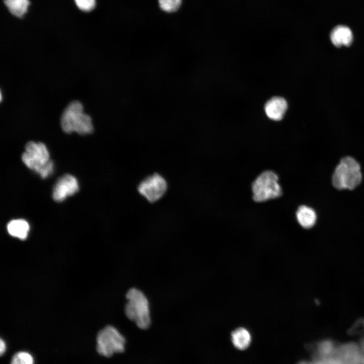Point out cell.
Listing matches in <instances>:
<instances>
[{
    "label": "cell",
    "mask_w": 364,
    "mask_h": 364,
    "mask_svg": "<svg viewBox=\"0 0 364 364\" xmlns=\"http://www.w3.org/2000/svg\"><path fill=\"white\" fill-rule=\"evenodd\" d=\"M296 217L300 225L305 229L312 228L316 220V214L314 210L305 205L299 207L296 212Z\"/></svg>",
    "instance_id": "8fae6325"
},
{
    "label": "cell",
    "mask_w": 364,
    "mask_h": 364,
    "mask_svg": "<svg viewBox=\"0 0 364 364\" xmlns=\"http://www.w3.org/2000/svg\"><path fill=\"white\" fill-rule=\"evenodd\" d=\"M4 2L10 13L18 17L25 15L29 5V0H4Z\"/></svg>",
    "instance_id": "5bb4252c"
},
{
    "label": "cell",
    "mask_w": 364,
    "mask_h": 364,
    "mask_svg": "<svg viewBox=\"0 0 364 364\" xmlns=\"http://www.w3.org/2000/svg\"><path fill=\"white\" fill-rule=\"evenodd\" d=\"M78 189L76 178L72 175L66 174L60 177L54 186L53 198L57 202H61L67 197L74 195Z\"/></svg>",
    "instance_id": "ba28073f"
},
{
    "label": "cell",
    "mask_w": 364,
    "mask_h": 364,
    "mask_svg": "<svg viewBox=\"0 0 364 364\" xmlns=\"http://www.w3.org/2000/svg\"><path fill=\"white\" fill-rule=\"evenodd\" d=\"M330 39L336 47H348L351 44L353 40L352 32L349 27L338 25L331 31Z\"/></svg>",
    "instance_id": "30bf717a"
},
{
    "label": "cell",
    "mask_w": 364,
    "mask_h": 364,
    "mask_svg": "<svg viewBox=\"0 0 364 364\" xmlns=\"http://www.w3.org/2000/svg\"><path fill=\"white\" fill-rule=\"evenodd\" d=\"M362 175L359 163L352 157L342 158L332 175V184L337 189L352 190L361 183Z\"/></svg>",
    "instance_id": "277c9868"
},
{
    "label": "cell",
    "mask_w": 364,
    "mask_h": 364,
    "mask_svg": "<svg viewBox=\"0 0 364 364\" xmlns=\"http://www.w3.org/2000/svg\"><path fill=\"white\" fill-rule=\"evenodd\" d=\"M7 230L11 236L20 239H25L28 235L29 225L24 219H14L8 223Z\"/></svg>",
    "instance_id": "4fadbf2b"
},
{
    "label": "cell",
    "mask_w": 364,
    "mask_h": 364,
    "mask_svg": "<svg viewBox=\"0 0 364 364\" xmlns=\"http://www.w3.org/2000/svg\"><path fill=\"white\" fill-rule=\"evenodd\" d=\"M231 340L236 348L240 350H244L250 344L251 334L246 329L239 328L232 333Z\"/></svg>",
    "instance_id": "7c38bea8"
},
{
    "label": "cell",
    "mask_w": 364,
    "mask_h": 364,
    "mask_svg": "<svg viewBox=\"0 0 364 364\" xmlns=\"http://www.w3.org/2000/svg\"><path fill=\"white\" fill-rule=\"evenodd\" d=\"M127 302L125 313L141 329H148L151 324L149 303L147 297L138 289L132 288L126 294Z\"/></svg>",
    "instance_id": "6da1fadb"
},
{
    "label": "cell",
    "mask_w": 364,
    "mask_h": 364,
    "mask_svg": "<svg viewBox=\"0 0 364 364\" xmlns=\"http://www.w3.org/2000/svg\"><path fill=\"white\" fill-rule=\"evenodd\" d=\"M32 356L26 351H19L12 357L11 364H33Z\"/></svg>",
    "instance_id": "9a60e30c"
},
{
    "label": "cell",
    "mask_w": 364,
    "mask_h": 364,
    "mask_svg": "<svg viewBox=\"0 0 364 364\" xmlns=\"http://www.w3.org/2000/svg\"><path fill=\"white\" fill-rule=\"evenodd\" d=\"M160 8L166 12L177 11L181 4V0H158Z\"/></svg>",
    "instance_id": "2e32d148"
},
{
    "label": "cell",
    "mask_w": 364,
    "mask_h": 364,
    "mask_svg": "<svg viewBox=\"0 0 364 364\" xmlns=\"http://www.w3.org/2000/svg\"><path fill=\"white\" fill-rule=\"evenodd\" d=\"M252 190L253 200L258 202L278 198L282 194L278 176L270 170L265 171L257 177Z\"/></svg>",
    "instance_id": "5b68a950"
},
{
    "label": "cell",
    "mask_w": 364,
    "mask_h": 364,
    "mask_svg": "<svg viewBox=\"0 0 364 364\" xmlns=\"http://www.w3.org/2000/svg\"><path fill=\"white\" fill-rule=\"evenodd\" d=\"M75 5L79 9L83 12L93 10L96 6V0H74Z\"/></svg>",
    "instance_id": "e0dca14e"
},
{
    "label": "cell",
    "mask_w": 364,
    "mask_h": 364,
    "mask_svg": "<svg viewBox=\"0 0 364 364\" xmlns=\"http://www.w3.org/2000/svg\"><path fill=\"white\" fill-rule=\"evenodd\" d=\"M22 160L28 168L39 174L42 178H46L53 172V162L50 159L46 146L42 143H27Z\"/></svg>",
    "instance_id": "7a4b0ae2"
},
{
    "label": "cell",
    "mask_w": 364,
    "mask_h": 364,
    "mask_svg": "<svg viewBox=\"0 0 364 364\" xmlns=\"http://www.w3.org/2000/svg\"><path fill=\"white\" fill-rule=\"evenodd\" d=\"M126 340L114 327L107 326L99 331L97 337V350L98 353L106 357L114 353L123 352L125 350Z\"/></svg>",
    "instance_id": "8992f818"
},
{
    "label": "cell",
    "mask_w": 364,
    "mask_h": 364,
    "mask_svg": "<svg viewBox=\"0 0 364 364\" xmlns=\"http://www.w3.org/2000/svg\"><path fill=\"white\" fill-rule=\"evenodd\" d=\"M6 349V343L5 341L1 339L0 340V353L2 355L5 352Z\"/></svg>",
    "instance_id": "ac0fdd59"
},
{
    "label": "cell",
    "mask_w": 364,
    "mask_h": 364,
    "mask_svg": "<svg viewBox=\"0 0 364 364\" xmlns=\"http://www.w3.org/2000/svg\"><path fill=\"white\" fill-rule=\"evenodd\" d=\"M81 103L77 101L71 102L64 110L61 118L63 130L68 133L73 131L80 134L92 132L93 126L90 116L83 113Z\"/></svg>",
    "instance_id": "3957f363"
},
{
    "label": "cell",
    "mask_w": 364,
    "mask_h": 364,
    "mask_svg": "<svg viewBox=\"0 0 364 364\" xmlns=\"http://www.w3.org/2000/svg\"><path fill=\"white\" fill-rule=\"evenodd\" d=\"M287 109L286 101L281 97H274L265 105L264 110L266 115L274 120L282 119Z\"/></svg>",
    "instance_id": "9c48e42d"
},
{
    "label": "cell",
    "mask_w": 364,
    "mask_h": 364,
    "mask_svg": "<svg viewBox=\"0 0 364 364\" xmlns=\"http://www.w3.org/2000/svg\"><path fill=\"white\" fill-rule=\"evenodd\" d=\"M166 180L159 174H154L145 178L139 184V193L150 202L161 199L166 192Z\"/></svg>",
    "instance_id": "52a82bcc"
}]
</instances>
